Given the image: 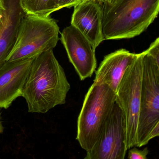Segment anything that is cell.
Segmentation results:
<instances>
[{
  "label": "cell",
  "instance_id": "6da1fadb",
  "mask_svg": "<svg viewBox=\"0 0 159 159\" xmlns=\"http://www.w3.org/2000/svg\"><path fill=\"white\" fill-rule=\"evenodd\" d=\"M70 88L64 69L53 50H50L33 60L22 97L27 103L29 112L45 113L66 103Z\"/></svg>",
  "mask_w": 159,
  "mask_h": 159
},
{
  "label": "cell",
  "instance_id": "7a4b0ae2",
  "mask_svg": "<svg viewBox=\"0 0 159 159\" xmlns=\"http://www.w3.org/2000/svg\"><path fill=\"white\" fill-rule=\"evenodd\" d=\"M159 0H105L102 2L104 40L134 38L158 16Z\"/></svg>",
  "mask_w": 159,
  "mask_h": 159
},
{
  "label": "cell",
  "instance_id": "3957f363",
  "mask_svg": "<svg viewBox=\"0 0 159 159\" xmlns=\"http://www.w3.org/2000/svg\"><path fill=\"white\" fill-rule=\"evenodd\" d=\"M116 93L107 85L93 82L85 96L78 119L76 139L88 151L95 144L110 115Z\"/></svg>",
  "mask_w": 159,
  "mask_h": 159
},
{
  "label": "cell",
  "instance_id": "277c9868",
  "mask_svg": "<svg viewBox=\"0 0 159 159\" xmlns=\"http://www.w3.org/2000/svg\"><path fill=\"white\" fill-rule=\"evenodd\" d=\"M59 33L57 22L51 16L26 14L6 62L35 58L43 52L53 50L59 40Z\"/></svg>",
  "mask_w": 159,
  "mask_h": 159
},
{
  "label": "cell",
  "instance_id": "5b68a950",
  "mask_svg": "<svg viewBox=\"0 0 159 159\" xmlns=\"http://www.w3.org/2000/svg\"><path fill=\"white\" fill-rule=\"evenodd\" d=\"M144 52L126 69L116 93L115 102L122 112L127 149L136 147L140 106Z\"/></svg>",
  "mask_w": 159,
  "mask_h": 159
},
{
  "label": "cell",
  "instance_id": "8992f818",
  "mask_svg": "<svg viewBox=\"0 0 159 159\" xmlns=\"http://www.w3.org/2000/svg\"><path fill=\"white\" fill-rule=\"evenodd\" d=\"M157 127H159V65L145 51L136 147L148 144L152 132Z\"/></svg>",
  "mask_w": 159,
  "mask_h": 159
},
{
  "label": "cell",
  "instance_id": "52a82bcc",
  "mask_svg": "<svg viewBox=\"0 0 159 159\" xmlns=\"http://www.w3.org/2000/svg\"><path fill=\"white\" fill-rule=\"evenodd\" d=\"M122 112L115 102L110 115L93 147L85 159H124L127 149Z\"/></svg>",
  "mask_w": 159,
  "mask_h": 159
},
{
  "label": "cell",
  "instance_id": "ba28073f",
  "mask_svg": "<svg viewBox=\"0 0 159 159\" xmlns=\"http://www.w3.org/2000/svg\"><path fill=\"white\" fill-rule=\"evenodd\" d=\"M61 41L69 59L81 81L92 77L97 65L95 50L90 42L70 25L61 33Z\"/></svg>",
  "mask_w": 159,
  "mask_h": 159
},
{
  "label": "cell",
  "instance_id": "9c48e42d",
  "mask_svg": "<svg viewBox=\"0 0 159 159\" xmlns=\"http://www.w3.org/2000/svg\"><path fill=\"white\" fill-rule=\"evenodd\" d=\"M35 58L6 62L0 69V108L8 109L19 97Z\"/></svg>",
  "mask_w": 159,
  "mask_h": 159
},
{
  "label": "cell",
  "instance_id": "30bf717a",
  "mask_svg": "<svg viewBox=\"0 0 159 159\" xmlns=\"http://www.w3.org/2000/svg\"><path fill=\"white\" fill-rule=\"evenodd\" d=\"M74 7L71 25L86 38L96 50L104 41L102 33V1L86 0Z\"/></svg>",
  "mask_w": 159,
  "mask_h": 159
},
{
  "label": "cell",
  "instance_id": "8fae6325",
  "mask_svg": "<svg viewBox=\"0 0 159 159\" xmlns=\"http://www.w3.org/2000/svg\"><path fill=\"white\" fill-rule=\"evenodd\" d=\"M1 3L3 8L0 24V69L14 46L21 21L26 14L20 0H1Z\"/></svg>",
  "mask_w": 159,
  "mask_h": 159
},
{
  "label": "cell",
  "instance_id": "7c38bea8",
  "mask_svg": "<svg viewBox=\"0 0 159 159\" xmlns=\"http://www.w3.org/2000/svg\"><path fill=\"white\" fill-rule=\"evenodd\" d=\"M137 56L124 49L106 56L96 71L93 82L107 85L116 93L126 69Z\"/></svg>",
  "mask_w": 159,
  "mask_h": 159
},
{
  "label": "cell",
  "instance_id": "4fadbf2b",
  "mask_svg": "<svg viewBox=\"0 0 159 159\" xmlns=\"http://www.w3.org/2000/svg\"><path fill=\"white\" fill-rule=\"evenodd\" d=\"M20 2L26 14L48 16L58 11L54 0H20Z\"/></svg>",
  "mask_w": 159,
  "mask_h": 159
},
{
  "label": "cell",
  "instance_id": "5bb4252c",
  "mask_svg": "<svg viewBox=\"0 0 159 159\" xmlns=\"http://www.w3.org/2000/svg\"><path fill=\"white\" fill-rule=\"evenodd\" d=\"M127 158L129 159H147V155L148 154L149 150L148 148L144 149L139 150L135 147H133L129 149Z\"/></svg>",
  "mask_w": 159,
  "mask_h": 159
},
{
  "label": "cell",
  "instance_id": "9a60e30c",
  "mask_svg": "<svg viewBox=\"0 0 159 159\" xmlns=\"http://www.w3.org/2000/svg\"><path fill=\"white\" fill-rule=\"evenodd\" d=\"M147 53L151 57L154 61L159 65V39L156 40L150 45L148 49L146 50Z\"/></svg>",
  "mask_w": 159,
  "mask_h": 159
},
{
  "label": "cell",
  "instance_id": "2e32d148",
  "mask_svg": "<svg viewBox=\"0 0 159 159\" xmlns=\"http://www.w3.org/2000/svg\"><path fill=\"white\" fill-rule=\"evenodd\" d=\"M85 1L86 0H54V2L57 10H59L64 8L74 7Z\"/></svg>",
  "mask_w": 159,
  "mask_h": 159
},
{
  "label": "cell",
  "instance_id": "e0dca14e",
  "mask_svg": "<svg viewBox=\"0 0 159 159\" xmlns=\"http://www.w3.org/2000/svg\"><path fill=\"white\" fill-rule=\"evenodd\" d=\"M1 113H0V134L3 133V130H4V127H3V125L1 121Z\"/></svg>",
  "mask_w": 159,
  "mask_h": 159
},
{
  "label": "cell",
  "instance_id": "ac0fdd59",
  "mask_svg": "<svg viewBox=\"0 0 159 159\" xmlns=\"http://www.w3.org/2000/svg\"><path fill=\"white\" fill-rule=\"evenodd\" d=\"M2 4V3H1ZM3 7L2 5H0V24H1V21L2 15V10Z\"/></svg>",
  "mask_w": 159,
  "mask_h": 159
},
{
  "label": "cell",
  "instance_id": "d6986e66",
  "mask_svg": "<svg viewBox=\"0 0 159 159\" xmlns=\"http://www.w3.org/2000/svg\"><path fill=\"white\" fill-rule=\"evenodd\" d=\"M1 0H0V5H1Z\"/></svg>",
  "mask_w": 159,
  "mask_h": 159
}]
</instances>
